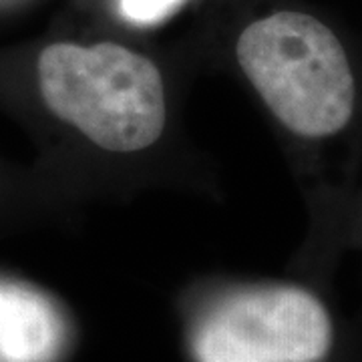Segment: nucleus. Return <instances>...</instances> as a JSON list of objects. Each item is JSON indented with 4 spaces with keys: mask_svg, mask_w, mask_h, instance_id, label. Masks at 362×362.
Returning a JSON list of instances; mask_svg holds the SVG:
<instances>
[{
    "mask_svg": "<svg viewBox=\"0 0 362 362\" xmlns=\"http://www.w3.org/2000/svg\"><path fill=\"white\" fill-rule=\"evenodd\" d=\"M185 0H119L123 18L135 25H156L173 14Z\"/></svg>",
    "mask_w": 362,
    "mask_h": 362,
    "instance_id": "obj_5",
    "label": "nucleus"
},
{
    "mask_svg": "<svg viewBox=\"0 0 362 362\" xmlns=\"http://www.w3.org/2000/svg\"><path fill=\"white\" fill-rule=\"evenodd\" d=\"M238 63L286 129L322 139L354 113L356 81L338 37L310 14L282 11L247 26Z\"/></svg>",
    "mask_w": 362,
    "mask_h": 362,
    "instance_id": "obj_1",
    "label": "nucleus"
},
{
    "mask_svg": "<svg viewBox=\"0 0 362 362\" xmlns=\"http://www.w3.org/2000/svg\"><path fill=\"white\" fill-rule=\"evenodd\" d=\"M61 324L39 294L2 286L0 362H51L59 349Z\"/></svg>",
    "mask_w": 362,
    "mask_h": 362,
    "instance_id": "obj_4",
    "label": "nucleus"
},
{
    "mask_svg": "<svg viewBox=\"0 0 362 362\" xmlns=\"http://www.w3.org/2000/svg\"><path fill=\"white\" fill-rule=\"evenodd\" d=\"M0 302H2V286H0Z\"/></svg>",
    "mask_w": 362,
    "mask_h": 362,
    "instance_id": "obj_6",
    "label": "nucleus"
},
{
    "mask_svg": "<svg viewBox=\"0 0 362 362\" xmlns=\"http://www.w3.org/2000/svg\"><path fill=\"white\" fill-rule=\"evenodd\" d=\"M332 322L296 286H259L223 300L195 334L197 362H320Z\"/></svg>",
    "mask_w": 362,
    "mask_h": 362,
    "instance_id": "obj_3",
    "label": "nucleus"
},
{
    "mask_svg": "<svg viewBox=\"0 0 362 362\" xmlns=\"http://www.w3.org/2000/svg\"><path fill=\"white\" fill-rule=\"evenodd\" d=\"M47 107L109 151H139L161 137L165 90L157 66L121 45L57 42L39 59Z\"/></svg>",
    "mask_w": 362,
    "mask_h": 362,
    "instance_id": "obj_2",
    "label": "nucleus"
}]
</instances>
